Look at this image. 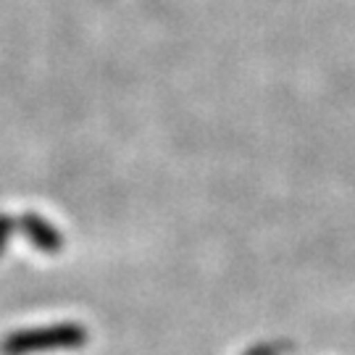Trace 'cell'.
Returning a JSON list of instances; mask_svg holds the SVG:
<instances>
[{"label":"cell","instance_id":"cell-1","mask_svg":"<svg viewBox=\"0 0 355 355\" xmlns=\"http://www.w3.org/2000/svg\"><path fill=\"white\" fill-rule=\"evenodd\" d=\"M24 227H26V232H29V237L37 242V245H42V248H53V245H55V237H53L51 227H45L40 218L29 216V218H24Z\"/></svg>","mask_w":355,"mask_h":355},{"label":"cell","instance_id":"cell-2","mask_svg":"<svg viewBox=\"0 0 355 355\" xmlns=\"http://www.w3.org/2000/svg\"><path fill=\"white\" fill-rule=\"evenodd\" d=\"M11 229H13V221L8 216H0V253H3V248H6V242L11 237Z\"/></svg>","mask_w":355,"mask_h":355}]
</instances>
